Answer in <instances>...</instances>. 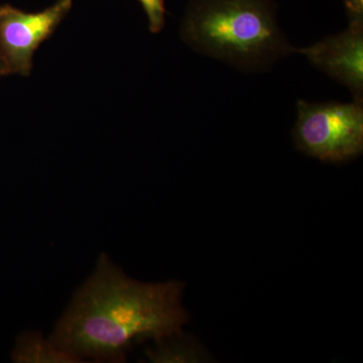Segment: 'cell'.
I'll return each mask as SVG.
<instances>
[{"mask_svg": "<svg viewBox=\"0 0 363 363\" xmlns=\"http://www.w3.org/2000/svg\"><path fill=\"white\" fill-rule=\"evenodd\" d=\"M183 290L178 281L147 284L128 278L102 253L49 339L84 362H125L133 343L181 333L189 320Z\"/></svg>", "mask_w": 363, "mask_h": 363, "instance_id": "obj_1", "label": "cell"}, {"mask_svg": "<svg viewBox=\"0 0 363 363\" xmlns=\"http://www.w3.org/2000/svg\"><path fill=\"white\" fill-rule=\"evenodd\" d=\"M181 38L195 52L245 72L269 70L297 51L272 0H192Z\"/></svg>", "mask_w": 363, "mask_h": 363, "instance_id": "obj_2", "label": "cell"}, {"mask_svg": "<svg viewBox=\"0 0 363 363\" xmlns=\"http://www.w3.org/2000/svg\"><path fill=\"white\" fill-rule=\"evenodd\" d=\"M296 147L320 161L344 162L363 152V102H297Z\"/></svg>", "mask_w": 363, "mask_h": 363, "instance_id": "obj_3", "label": "cell"}, {"mask_svg": "<svg viewBox=\"0 0 363 363\" xmlns=\"http://www.w3.org/2000/svg\"><path fill=\"white\" fill-rule=\"evenodd\" d=\"M72 0H58L40 13L0 6V54L9 74L30 75L33 54L66 18Z\"/></svg>", "mask_w": 363, "mask_h": 363, "instance_id": "obj_4", "label": "cell"}, {"mask_svg": "<svg viewBox=\"0 0 363 363\" xmlns=\"http://www.w3.org/2000/svg\"><path fill=\"white\" fill-rule=\"evenodd\" d=\"M312 66L345 86L363 102V20H351L343 32L297 49Z\"/></svg>", "mask_w": 363, "mask_h": 363, "instance_id": "obj_5", "label": "cell"}, {"mask_svg": "<svg viewBox=\"0 0 363 363\" xmlns=\"http://www.w3.org/2000/svg\"><path fill=\"white\" fill-rule=\"evenodd\" d=\"M14 362L26 363H82L83 360L60 350L49 338L38 331L21 334L13 352Z\"/></svg>", "mask_w": 363, "mask_h": 363, "instance_id": "obj_6", "label": "cell"}, {"mask_svg": "<svg viewBox=\"0 0 363 363\" xmlns=\"http://www.w3.org/2000/svg\"><path fill=\"white\" fill-rule=\"evenodd\" d=\"M157 345L147 350L152 362H199L203 359L201 351L196 344L183 338L181 333L157 340Z\"/></svg>", "mask_w": 363, "mask_h": 363, "instance_id": "obj_7", "label": "cell"}, {"mask_svg": "<svg viewBox=\"0 0 363 363\" xmlns=\"http://www.w3.org/2000/svg\"><path fill=\"white\" fill-rule=\"evenodd\" d=\"M149 21L150 33H159L166 25V9L164 0H140Z\"/></svg>", "mask_w": 363, "mask_h": 363, "instance_id": "obj_8", "label": "cell"}, {"mask_svg": "<svg viewBox=\"0 0 363 363\" xmlns=\"http://www.w3.org/2000/svg\"><path fill=\"white\" fill-rule=\"evenodd\" d=\"M4 75H9V70H7L6 62L0 54V77Z\"/></svg>", "mask_w": 363, "mask_h": 363, "instance_id": "obj_9", "label": "cell"}]
</instances>
